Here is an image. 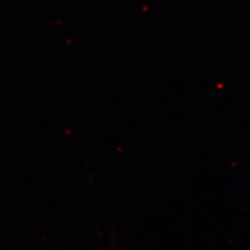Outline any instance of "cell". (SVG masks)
<instances>
[]
</instances>
